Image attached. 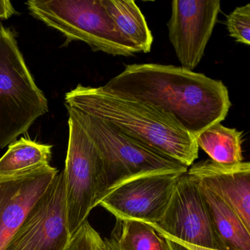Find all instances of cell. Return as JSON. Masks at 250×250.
<instances>
[{
  "label": "cell",
  "instance_id": "1",
  "mask_svg": "<svg viewBox=\"0 0 250 250\" xmlns=\"http://www.w3.org/2000/svg\"><path fill=\"white\" fill-rule=\"evenodd\" d=\"M102 87L160 108L195 138L222 123L231 106L228 87L222 81L172 65H127Z\"/></svg>",
  "mask_w": 250,
  "mask_h": 250
},
{
  "label": "cell",
  "instance_id": "2",
  "mask_svg": "<svg viewBox=\"0 0 250 250\" xmlns=\"http://www.w3.org/2000/svg\"><path fill=\"white\" fill-rule=\"evenodd\" d=\"M65 106L96 117L148 148L187 167L198 158L195 137L157 106L125 99L102 87L79 84L65 94Z\"/></svg>",
  "mask_w": 250,
  "mask_h": 250
},
{
  "label": "cell",
  "instance_id": "3",
  "mask_svg": "<svg viewBox=\"0 0 250 250\" xmlns=\"http://www.w3.org/2000/svg\"><path fill=\"white\" fill-rule=\"evenodd\" d=\"M66 106L94 144L103 167V190L98 201L112 188L131 178L157 172L184 174L188 167L118 131L104 121Z\"/></svg>",
  "mask_w": 250,
  "mask_h": 250
},
{
  "label": "cell",
  "instance_id": "4",
  "mask_svg": "<svg viewBox=\"0 0 250 250\" xmlns=\"http://www.w3.org/2000/svg\"><path fill=\"white\" fill-rule=\"evenodd\" d=\"M48 112L47 99L27 68L15 35L0 23V149Z\"/></svg>",
  "mask_w": 250,
  "mask_h": 250
},
{
  "label": "cell",
  "instance_id": "5",
  "mask_svg": "<svg viewBox=\"0 0 250 250\" xmlns=\"http://www.w3.org/2000/svg\"><path fill=\"white\" fill-rule=\"evenodd\" d=\"M25 4L33 17L65 36L64 45L77 41L87 43L93 52L124 57L136 53L102 0H30Z\"/></svg>",
  "mask_w": 250,
  "mask_h": 250
},
{
  "label": "cell",
  "instance_id": "6",
  "mask_svg": "<svg viewBox=\"0 0 250 250\" xmlns=\"http://www.w3.org/2000/svg\"><path fill=\"white\" fill-rule=\"evenodd\" d=\"M68 150L63 173L68 229L71 236L97 206L103 190L100 156L77 121L68 118Z\"/></svg>",
  "mask_w": 250,
  "mask_h": 250
},
{
  "label": "cell",
  "instance_id": "7",
  "mask_svg": "<svg viewBox=\"0 0 250 250\" xmlns=\"http://www.w3.org/2000/svg\"><path fill=\"white\" fill-rule=\"evenodd\" d=\"M71 238L62 172L33 206L3 250H65Z\"/></svg>",
  "mask_w": 250,
  "mask_h": 250
},
{
  "label": "cell",
  "instance_id": "8",
  "mask_svg": "<svg viewBox=\"0 0 250 250\" xmlns=\"http://www.w3.org/2000/svg\"><path fill=\"white\" fill-rule=\"evenodd\" d=\"M181 175L157 172L131 178L110 190L99 206L118 221L157 224L167 208L175 183Z\"/></svg>",
  "mask_w": 250,
  "mask_h": 250
},
{
  "label": "cell",
  "instance_id": "9",
  "mask_svg": "<svg viewBox=\"0 0 250 250\" xmlns=\"http://www.w3.org/2000/svg\"><path fill=\"white\" fill-rule=\"evenodd\" d=\"M220 11V0L172 1L168 36L182 68L199 65Z\"/></svg>",
  "mask_w": 250,
  "mask_h": 250
},
{
  "label": "cell",
  "instance_id": "10",
  "mask_svg": "<svg viewBox=\"0 0 250 250\" xmlns=\"http://www.w3.org/2000/svg\"><path fill=\"white\" fill-rule=\"evenodd\" d=\"M58 172L48 165L0 175V250H3Z\"/></svg>",
  "mask_w": 250,
  "mask_h": 250
},
{
  "label": "cell",
  "instance_id": "11",
  "mask_svg": "<svg viewBox=\"0 0 250 250\" xmlns=\"http://www.w3.org/2000/svg\"><path fill=\"white\" fill-rule=\"evenodd\" d=\"M225 202L250 230V164H220L211 159L193 164L187 171Z\"/></svg>",
  "mask_w": 250,
  "mask_h": 250
},
{
  "label": "cell",
  "instance_id": "12",
  "mask_svg": "<svg viewBox=\"0 0 250 250\" xmlns=\"http://www.w3.org/2000/svg\"><path fill=\"white\" fill-rule=\"evenodd\" d=\"M199 187L212 229L222 250H250V230L238 215L200 181Z\"/></svg>",
  "mask_w": 250,
  "mask_h": 250
},
{
  "label": "cell",
  "instance_id": "13",
  "mask_svg": "<svg viewBox=\"0 0 250 250\" xmlns=\"http://www.w3.org/2000/svg\"><path fill=\"white\" fill-rule=\"evenodd\" d=\"M102 2L118 31L136 53H149L153 37L136 2L132 0H102Z\"/></svg>",
  "mask_w": 250,
  "mask_h": 250
},
{
  "label": "cell",
  "instance_id": "14",
  "mask_svg": "<svg viewBox=\"0 0 250 250\" xmlns=\"http://www.w3.org/2000/svg\"><path fill=\"white\" fill-rule=\"evenodd\" d=\"M198 147L213 162L234 164L243 162V132L219 124L205 130L196 138Z\"/></svg>",
  "mask_w": 250,
  "mask_h": 250
},
{
  "label": "cell",
  "instance_id": "15",
  "mask_svg": "<svg viewBox=\"0 0 250 250\" xmlns=\"http://www.w3.org/2000/svg\"><path fill=\"white\" fill-rule=\"evenodd\" d=\"M52 146L21 137L8 146L0 158V175L17 173L34 167L49 165Z\"/></svg>",
  "mask_w": 250,
  "mask_h": 250
},
{
  "label": "cell",
  "instance_id": "16",
  "mask_svg": "<svg viewBox=\"0 0 250 250\" xmlns=\"http://www.w3.org/2000/svg\"><path fill=\"white\" fill-rule=\"evenodd\" d=\"M112 235L121 250H167L153 227L140 221H117Z\"/></svg>",
  "mask_w": 250,
  "mask_h": 250
},
{
  "label": "cell",
  "instance_id": "17",
  "mask_svg": "<svg viewBox=\"0 0 250 250\" xmlns=\"http://www.w3.org/2000/svg\"><path fill=\"white\" fill-rule=\"evenodd\" d=\"M226 26L229 36L235 42L250 44V5L238 7L227 17Z\"/></svg>",
  "mask_w": 250,
  "mask_h": 250
},
{
  "label": "cell",
  "instance_id": "18",
  "mask_svg": "<svg viewBox=\"0 0 250 250\" xmlns=\"http://www.w3.org/2000/svg\"><path fill=\"white\" fill-rule=\"evenodd\" d=\"M104 247L103 238L87 220L71 236L65 250H104Z\"/></svg>",
  "mask_w": 250,
  "mask_h": 250
},
{
  "label": "cell",
  "instance_id": "19",
  "mask_svg": "<svg viewBox=\"0 0 250 250\" xmlns=\"http://www.w3.org/2000/svg\"><path fill=\"white\" fill-rule=\"evenodd\" d=\"M157 232L158 235L165 241L167 250H216L213 249L207 248V247H200V246L193 245L187 244L184 241H180L173 237L169 236L160 229L153 228Z\"/></svg>",
  "mask_w": 250,
  "mask_h": 250
},
{
  "label": "cell",
  "instance_id": "20",
  "mask_svg": "<svg viewBox=\"0 0 250 250\" xmlns=\"http://www.w3.org/2000/svg\"><path fill=\"white\" fill-rule=\"evenodd\" d=\"M12 4L8 0H0V20H8L17 14Z\"/></svg>",
  "mask_w": 250,
  "mask_h": 250
},
{
  "label": "cell",
  "instance_id": "21",
  "mask_svg": "<svg viewBox=\"0 0 250 250\" xmlns=\"http://www.w3.org/2000/svg\"><path fill=\"white\" fill-rule=\"evenodd\" d=\"M104 250H121L119 246L118 245L116 240L112 235H111L109 238L104 239Z\"/></svg>",
  "mask_w": 250,
  "mask_h": 250
}]
</instances>
